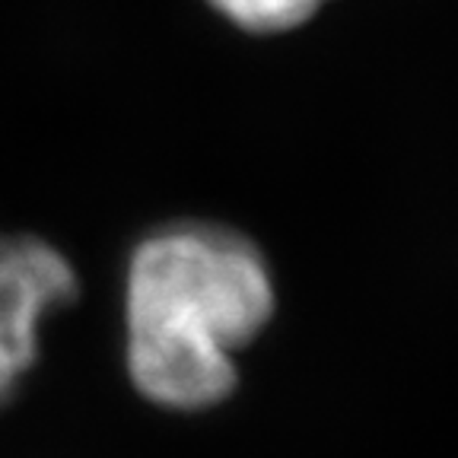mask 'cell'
<instances>
[{"label":"cell","instance_id":"6da1fadb","mask_svg":"<svg viewBox=\"0 0 458 458\" xmlns=\"http://www.w3.org/2000/svg\"><path fill=\"white\" fill-rule=\"evenodd\" d=\"M277 309L271 267L239 229L182 220L143 239L124 280V363L150 404L200 414L239 386L236 353Z\"/></svg>","mask_w":458,"mask_h":458},{"label":"cell","instance_id":"7a4b0ae2","mask_svg":"<svg viewBox=\"0 0 458 458\" xmlns=\"http://www.w3.org/2000/svg\"><path fill=\"white\" fill-rule=\"evenodd\" d=\"M77 296L67 258L32 236H0V408L38 360V331Z\"/></svg>","mask_w":458,"mask_h":458},{"label":"cell","instance_id":"3957f363","mask_svg":"<svg viewBox=\"0 0 458 458\" xmlns=\"http://www.w3.org/2000/svg\"><path fill=\"white\" fill-rule=\"evenodd\" d=\"M210 7L233 26L255 36H277L286 29L302 26L318 13L328 0H208Z\"/></svg>","mask_w":458,"mask_h":458}]
</instances>
